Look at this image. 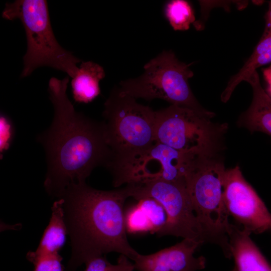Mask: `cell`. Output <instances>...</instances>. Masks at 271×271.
<instances>
[{"label": "cell", "mask_w": 271, "mask_h": 271, "mask_svg": "<svg viewBox=\"0 0 271 271\" xmlns=\"http://www.w3.org/2000/svg\"><path fill=\"white\" fill-rule=\"evenodd\" d=\"M69 81L68 76L50 79L48 90L53 118L37 137L46 155L44 187L56 199L70 186L86 182L96 167H106L110 158L103 121L75 110L67 94Z\"/></svg>", "instance_id": "6da1fadb"}, {"label": "cell", "mask_w": 271, "mask_h": 271, "mask_svg": "<svg viewBox=\"0 0 271 271\" xmlns=\"http://www.w3.org/2000/svg\"><path fill=\"white\" fill-rule=\"evenodd\" d=\"M130 192L128 184L104 191L86 182L72 185L64 191L59 198L71 248L66 271H75L90 259L113 252L134 260L139 253L128 241L123 212Z\"/></svg>", "instance_id": "7a4b0ae2"}, {"label": "cell", "mask_w": 271, "mask_h": 271, "mask_svg": "<svg viewBox=\"0 0 271 271\" xmlns=\"http://www.w3.org/2000/svg\"><path fill=\"white\" fill-rule=\"evenodd\" d=\"M105 136L110 151L106 168L112 172L155 143V111L115 87L104 104Z\"/></svg>", "instance_id": "3957f363"}, {"label": "cell", "mask_w": 271, "mask_h": 271, "mask_svg": "<svg viewBox=\"0 0 271 271\" xmlns=\"http://www.w3.org/2000/svg\"><path fill=\"white\" fill-rule=\"evenodd\" d=\"M3 18L18 19L25 29L27 48L23 57L24 68L21 77H27L37 68L48 66L62 71L73 78L81 60L64 49L54 34L44 0H17L7 3Z\"/></svg>", "instance_id": "277c9868"}, {"label": "cell", "mask_w": 271, "mask_h": 271, "mask_svg": "<svg viewBox=\"0 0 271 271\" xmlns=\"http://www.w3.org/2000/svg\"><path fill=\"white\" fill-rule=\"evenodd\" d=\"M192 64L180 61L172 51H163L144 65L142 75L121 81L119 90L135 99H161L212 118L215 114L200 104L191 89Z\"/></svg>", "instance_id": "5b68a950"}, {"label": "cell", "mask_w": 271, "mask_h": 271, "mask_svg": "<svg viewBox=\"0 0 271 271\" xmlns=\"http://www.w3.org/2000/svg\"><path fill=\"white\" fill-rule=\"evenodd\" d=\"M211 118L174 105L155 111V141L184 153L216 157L227 124L212 122Z\"/></svg>", "instance_id": "8992f818"}, {"label": "cell", "mask_w": 271, "mask_h": 271, "mask_svg": "<svg viewBox=\"0 0 271 271\" xmlns=\"http://www.w3.org/2000/svg\"><path fill=\"white\" fill-rule=\"evenodd\" d=\"M129 184L131 197L138 201L145 198H153L165 209L168 220L158 236L172 235L195 240L203 244H215L225 252L223 243L198 219L184 181L157 179Z\"/></svg>", "instance_id": "52a82bcc"}, {"label": "cell", "mask_w": 271, "mask_h": 271, "mask_svg": "<svg viewBox=\"0 0 271 271\" xmlns=\"http://www.w3.org/2000/svg\"><path fill=\"white\" fill-rule=\"evenodd\" d=\"M226 169L216 157H199L184 178L195 214L204 227L225 245L229 244L230 222L224 202Z\"/></svg>", "instance_id": "ba28073f"}, {"label": "cell", "mask_w": 271, "mask_h": 271, "mask_svg": "<svg viewBox=\"0 0 271 271\" xmlns=\"http://www.w3.org/2000/svg\"><path fill=\"white\" fill-rule=\"evenodd\" d=\"M199 157L156 142L112 172V184L117 187L157 179L184 181Z\"/></svg>", "instance_id": "9c48e42d"}, {"label": "cell", "mask_w": 271, "mask_h": 271, "mask_svg": "<svg viewBox=\"0 0 271 271\" xmlns=\"http://www.w3.org/2000/svg\"><path fill=\"white\" fill-rule=\"evenodd\" d=\"M224 202L229 217L251 234L271 231V212L238 166L226 169Z\"/></svg>", "instance_id": "30bf717a"}, {"label": "cell", "mask_w": 271, "mask_h": 271, "mask_svg": "<svg viewBox=\"0 0 271 271\" xmlns=\"http://www.w3.org/2000/svg\"><path fill=\"white\" fill-rule=\"evenodd\" d=\"M203 244L190 239L183 240L172 246L155 253L142 255L134 259L138 271H198L206 267L203 256L195 257L196 250Z\"/></svg>", "instance_id": "8fae6325"}, {"label": "cell", "mask_w": 271, "mask_h": 271, "mask_svg": "<svg viewBox=\"0 0 271 271\" xmlns=\"http://www.w3.org/2000/svg\"><path fill=\"white\" fill-rule=\"evenodd\" d=\"M227 232L234 262L232 271H271L270 264L251 239L249 231L230 223Z\"/></svg>", "instance_id": "7c38bea8"}, {"label": "cell", "mask_w": 271, "mask_h": 271, "mask_svg": "<svg viewBox=\"0 0 271 271\" xmlns=\"http://www.w3.org/2000/svg\"><path fill=\"white\" fill-rule=\"evenodd\" d=\"M252 89L251 103L240 116L237 124L251 132L260 131L271 137V97L262 88L255 71L246 81Z\"/></svg>", "instance_id": "4fadbf2b"}, {"label": "cell", "mask_w": 271, "mask_h": 271, "mask_svg": "<svg viewBox=\"0 0 271 271\" xmlns=\"http://www.w3.org/2000/svg\"><path fill=\"white\" fill-rule=\"evenodd\" d=\"M67 235L63 201L61 198L57 199L51 207L50 221L39 244L35 250L28 252L27 259L34 264L43 257L59 253L65 243Z\"/></svg>", "instance_id": "5bb4252c"}, {"label": "cell", "mask_w": 271, "mask_h": 271, "mask_svg": "<svg viewBox=\"0 0 271 271\" xmlns=\"http://www.w3.org/2000/svg\"><path fill=\"white\" fill-rule=\"evenodd\" d=\"M105 75L103 67L98 64L91 61L82 62L71 81L74 100L84 103L93 100L100 93L99 82Z\"/></svg>", "instance_id": "9a60e30c"}, {"label": "cell", "mask_w": 271, "mask_h": 271, "mask_svg": "<svg viewBox=\"0 0 271 271\" xmlns=\"http://www.w3.org/2000/svg\"><path fill=\"white\" fill-rule=\"evenodd\" d=\"M269 62H271V30L264 29L251 56L240 70L229 80L221 95V101L227 102L239 83L246 81L257 68Z\"/></svg>", "instance_id": "2e32d148"}, {"label": "cell", "mask_w": 271, "mask_h": 271, "mask_svg": "<svg viewBox=\"0 0 271 271\" xmlns=\"http://www.w3.org/2000/svg\"><path fill=\"white\" fill-rule=\"evenodd\" d=\"M165 15L175 31H186L195 22L193 10L189 3L184 0L169 2L165 7Z\"/></svg>", "instance_id": "e0dca14e"}, {"label": "cell", "mask_w": 271, "mask_h": 271, "mask_svg": "<svg viewBox=\"0 0 271 271\" xmlns=\"http://www.w3.org/2000/svg\"><path fill=\"white\" fill-rule=\"evenodd\" d=\"M138 205L146 215L150 224L151 232L158 235L165 227L168 220L167 214L163 206L151 198L139 200Z\"/></svg>", "instance_id": "ac0fdd59"}, {"label": "cell", "mask_w": 271, "mask_h": 271, "mask_svg": "<svg viewBox=\"0 0 271 271\" xmlns=\"http://www.w3.org/2000/svg\"><path fill=\"white\" fill-rule=\"evenodd\" d=\"M129 258L123 254H120L116 264L110 263L105 255L93 258L85 264V271H134V263Z\"/></svg>", "instance_id": "d6986e66"}, {"label": "cell", "mask_w": 271, "mask_h": 271, "mask_svg": "<svg viewBox=\"0 0 271 271\" xmlns=\"http://www.w3.org/2000/svg\"><path fill=\"white\" fill-rule=\"evenodd\" d=\"M126 231L130 233L151 232L150 224L138 204L131 207L125 215Z\"/></svg>", "instance_id": "ffe728a7"}, {"label": "cell", "mask_w": 271, "mask_h": 271, "mask_svg": "<svg viewBox=\"0 0 271 271\" xmlns=\"http://www.w3.org/2000/svg\"><path fill=\"white\" fill-rule=\"evenodd\" d=\"M62 260L59 253L45 256L34 264V271H64Z\"/></svg>", "instance_id": "44dd1931"}, {"label": "cell", "mask_w": 271, "mask_h": 271, "mask_svg": "<svg viewBox=\"0 0 271 271\" xmlns=\"http://www.w3.org/2000/svg\"><path fill=\"white\" fill-rule=\"evenodd\" d=\"M264 79L267 84V88L271 94V65L263 70Z\"/></svg>", "instance_id": "7402d4cb"}, {"label": "cell", "mask_w": 271, "mask_h": 271, "mask_svg": "<svg viewBox=\"0 0 271 271\" xmlns=\"http://www.w3.org/2000/svg\"><path fill=\"white\" fill-rule=\"evenodd\" d=\"M268 9L265 15V27L264 29L271 30V1L268 2Z\"/></svg>", "instance_id": "603a6c76"}]
</instances>
